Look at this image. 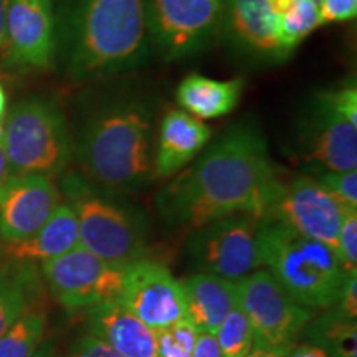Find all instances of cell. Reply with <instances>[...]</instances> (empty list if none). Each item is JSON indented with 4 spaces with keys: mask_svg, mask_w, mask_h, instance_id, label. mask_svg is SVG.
Instances as JSON below:
<instances>
[{
    "mask_svg": "<svg viewBox=\"0 0 357 357\" xmlns=\"http://www.w3.org/2000/svg\"><path fill=\"white\" fill-rule=\"evenodd\" d=\"M204 149L158 194L160 217L194 230L238 213L265 217L281 178L261 131L236 124Z\"/></svg>",
    "mask_w": 357,
    "mask_h": 357,
    "instance_id": "6da1fadb",
    "label": "cell"
},
{
    "mask_svg": "<svg viewBox=\"0 0 357 357\" xmlns=\"http://www.w3.org/2000/svg\"><path fill=\"white\" fill-rule=\"evenodd\" d=\"M73 82L136 68L147 55L144 0H70L56 25V53Z\"/></svg>",
    "mask_w": 357,
    "mask_h": 357,
    "instance_id": "7a4b0ae2",
    "label": "cell"
},
{
    "mask_svg": "<svg viewBox=\"0 0 357 357\" xmlns=\"http://www.w3.org/2000/svg\"><path fill=\"white\" fill-rule=\"evenodd\" d=\"M153 113L141 102L124 101L88 119L77 144L83 177L109 195L137 192L154 176Z\"/></svg>",
    "mask_w": 357,
    "mask_h": 357,
    "instance_id": "3957f363",
    "label": "cell"
},
{
    "mask_svg": "<svg viewBox=\"0 0 357 357\" xmlns=\"http://www.w3.org/2000/svg\"><path fill=\"white\" fill-rule=\"evenodd\" d=\"M260 248L263 265L298 305L333 307L347 276L333 248L271 218H261Z\"/></svg>",
    "mask_w": 357,
    "mask_h": 357,
    "instance_id": "277c9868",
    "label": "cell"
},
{
    "mask_svg": "<svg viewBox=\"0 0 357 357\" xmlns=\"http://www.w3.org/2000/svg\"><path fill=\"white\" fill-rule=\"evenodd\" d=\"M61 195L78 220L79 247L118 268L146 258V225L113 195L98 190L78 172L61 177Z\"/></svg>",
    "mask_w": 357,
    "mask_h": 357,
    "instance_id": "5b68a950",
    "label": "cell"
},
{
    "mask_svg": "<svg viewBox=\"0 0 357 357\" xmlns=\"http://www.w3.org/2000/svg\"><path fill=\"white\" fill-rule=\"evenodd\" d=\"M3 147L13 176H63L71 159L66 119L55 102L30 98L3 118Z\"/></svg>",
    "mask_w": 357,
    "mask_h": 357,
    "instance_id": "8992f818",
    "label": "cell"
},
{
    "mask_svg": "<svg viewBox=\"0 0 357 357\" xmlns=\"http://www.w3.org/2000/svg\"><path fill=\"white\" fill-rule=\"evenodd\" d=\"M260 227L261 218L248 213L199 227L187 245L192 266L231 281L260 270L263 266Z\"/></svg>",
    "mask_w": 357,
    "mask_h": 357,
    "instance_id": "52a82bcc",
    "label": "cell"
},
{
    "mask_svg": "<svg viewBox=\"0 0 357 357\" xmlns=\"http://www.w3.org/2000/svg\"><path fill=\"white\" fill-rule=\"evenodd\" d=\"M147 33L167 60L194 55L217 33L223 0H144Z\"/></svg>",
    "mask_w": 357,
    "mask_h": 357,
    "instance_id": "ba28073f",
    "label": "cell"
},
{
    "mask_svg": "<svg viewBox=\"0 0 357 357\" xmlns=\"http://www.w3.org/2000/svg\"><path fill=\"white\" fill-rule=\"evenodd\" d=\"M351 211L314 177L298 176L289 182H280L263 218L284 223L336 252L339 230Z\"/></svg>",
    "mask_w": 357,
    "mask_h": 357,
    "instance_id": "9c48e42d",
    "label": "cell"
},
{
    "mask_svg": "<svg viewBox=\"0 0 357 357\" xmlns=\"http://www.w3.org/2000/svg\"><path fill=\"white\" fill-rule=\"evenodd\" d=\"M236 291L258 344H294L314 314L298 305L268 270H257L236 281Z\"/></svg>",
    "mask_w": 357,
    "mask_h": 357,
    "instance_id": "30bf717a",
    "label": "cell"
},
{
    "mask_svg": "<svg viewBox=\"0 0 357 357\" xmlns=\"http://www.w3.org/2000/svg\"><path fill=\"white\" fill-rule=\"evenodd\" d=\"M123 270L101 260L83 247L42 263L45 283L65 310H89L118 300L123 288Z\"/></svg>",
    "mask_w": 357,
    "mask_h": 357,
    "instance_id": "8fae6325",
    "label": "cell"
},
{
    "mask_svg": "<svg viewBox=\"0 0 357 357\" xmlns=\"http://www.w3.org/2000/svg\"><path fill=\"white\" fill-rule=\"evenodd\" d=\"M118 301L151 329L167 328L185 316V296L181 281L164 265L141 258L123 270Z\"/></svg>",
    "mask_w": 357,
    "mask_h": 357,
    "instance_id": "7c38bea8",
    "label": "cell"
},
{
    "mask_svg": "<svg viewBox=\"0 0 357 357\" xmlns=\"http://www.w3.org/2000/svg\"><path fill=\"white\" fill-rule=\"evenodd\" d=\"M3 65L48 68L56 56V17L52 0H8Z\"/></svg>",
    "mask_w": 357,
    "mask_h": 357,
    "instance_id": "4fadbf2b",
    "label": "cell"
},
{
    "mask_svg": "<svg viewBox=\"0 0 357 357\" xmlns=\"http://www.w3.org/2000/svg\"><path fill=\"white\" fill-rule=\"evenodd\" d=\"M305 159L318 171L344 172L357 167V126L334 106L331 91L319 93L303 128Z\"/></svg>",
    "mask_w": 357,
    "mask_h": 357,
    "instance_id": "5bb4252c",
    "label": "cell"
},
{
    "mask_svg": "<svg viewBox=\"0 0 357 357\" xmlns=\"http://www.w3.org/2000/svg\"><path fill=\"white\" fill-rule=\"evenodd\" d=\"M63 202L60 187L47 176H15L0 197V236L7 243L32 236Z\"/></svg>",
    "mask_w": 357,
    "mask_h": 357,
    "instance_id": "9a60e30c",
    "label": "cell"
},
{
    "mask_svg": "<svg viewBox=\"0 0 357 357\" xmlns=\"http://www.w3.org/2000/svg\"><path fill=\"white\" fill-rule=\"evenodd\" d=\"M222 24L247 52L265 56L289 53L280 40V17L270 0H223Z\"/></svg>",
    "mask_w": 357,
    "mask_h": 357,
    "instance_id": "2e32d148",
    "label": "cell"
},
{
    "mask_svg": "<svg viewBox=\"0 0 357 357\" xmlns=\"http://www.w3.org/2000/svg\"><path fill=\"white\" fill-rule=\"evenodd\" d=\"M212 137L211 128L184 109H172L164 116L159 129L154 176L174 177L202 153Z\"/></svg>",
    "mask_w": 357,
    "mask_h": 357,
    "instance_id": "e0dca14e",
    "label": "cell"
},
{
    "mask_svg": "<svg viewBox=\"0 0 357 357\" xmlns=\"http://www.w3.org/2000/svg\"><path fill=\"white\" fill-rule=\"evenodd\" d=\"M89 334L102 339L123 357H159L155 331L118 300L89 307Z\"/></svg>",
    "mask_w": 357,
    "mask_h": 357,
    "instance_id": "ac0fdd59",
    "label": "cell"
},
{
    "mask_svg": "<svg viewBox=\"0 0 357 357\" xmlns=\"http://www.w3.org/2000/svg\"><path fill=\"white\" fill-rule=\"evenodd\" d=\"M185 316L199 333L215 334L227 314L238 306L236 281L197 271L182 283Z\"/></svg>",
    "mask_w": 357,
    "mask_h": 357,
    "instance_id": "d6986e66",
    "label": "cell"
},
{
    "mask_svg": "<svg viewBox=\"0 0 357 357\" xmlns=\"http://www.w3.org/2000/svg\"><path fill=\"white\" fill-rule=\"evenodd\" d=\"M79 247L78 220L73 208L61 202L53 215L32 236L8 243V255L19 261H48Z\"/></svg>",
    "mask_w": 357,
    "mask_h": 357,
    "instance_id": "ffe728a7",
    "label": "cell"
},
{
    "mask_svg": "<svg viewBox=\"0 0 357 357\" xmlns=\"http://www.w3.org/2000/svg\"><path fill=\"white\" fill-rule=\"evenodd\" d=\"M243 91V79L218 82L199 73H190L177 88V101L187 113L204 121L231 113Z\"/></svg>",
    "mask_w": 357,
    "mask_h": 357,
    "instance_id": "44dd1931",
    "label": "cell"
},
{
    "mask_svg": "<svg viewBox=\"0 0 357 357\" xmlns=\"http://www.w3.org/2000/svg\"><path fill=\"white\" fill-rule=\"evenodd\" d=\"M33 278L29 268L0 271V336L30 307Z\"/></svg>",
    "mask_w": 357,
    "mask_h": 357,
    "instance_id": "7402d4cb",
    "label": "cell"
},
{
    "mask_svg": "<svg viewBox=\"0 0 357 357\" xmlns=\"http://www.w3.org/2000/svg\"><path fill=\"white\" fill-rule=\"evenodd\" d=\"M47 328V314L29 307L0 336V357H32L42 344Z\"/></svg>",
    "mask_w": 357,
    "mask_h": 357,
    "instance_id": "603a6c76",
    "label": "cell"
},
{
    "mask_svg": "<svg viewBox=\"0 0 357 357\" xmlns=\"http://www.w3.org/2000/svg\"><path fill=\"white\" fill-rule=\"evenodd\" d=\"M310 336L314 344L323 347L333 357H357V326L334 314L326 312L323 319L311 326Z\"/></svg>",
    "mask_w": 357,
    "mask_h": 357,
    "instance_id": "cb8c5ba5",
    "label": "cell"
},
{
    "mask_svg": "<svg viewBox=\"0 0 357 357\" xmlns=\"http://www.w3.org/2000/svg\"><path fill=\"white\" fill-rule=\"evenodd\" d=\"M222 357H245L255 344V333L240 306H235L215 331Z\"/></svg>",
    "mask_w": 357,
    "mask_h": 357,
    "instance_id": "d4e9b609",
    "label": "cell"
},
{
    "mask_svg": "<svg viewBox=\"0 0 357 357\" xmlns=\"http://www.w3.org/2000/svg\"><path fill=\"white\" fill-rule=\"evenodd\" d=\"M319 26L318 6L311 0H294L291 7L280 15V40L288 52H291L303 38Z\"/></svg>",
    "mask_w": 357,
    "mask_h": 357,
    "instance_id": "484cf974",
    "label": "cell"
},
{
    "mask_svg": "<svg viewBox=\"0 0 357 357\" xmlns=\"http://www.w3.org/2000/svg\"><path fill=\"white\" fill-rule=\"evenodd\" d=\"M199 331L187 318H182L172 323L167 328L158 329L159 357H192Z\"/></svg>",
    "mask_w": 357,
    "mask_h": 357,
    "instance_id": "4316f807",
    "label": "cell"
},
{
    "mask_svg": "<svg viewBox=\"0 0 357 357\" xmlns=\"http://www.w3.org/2000/svg\"><path fill=\"white\" fill-rule=\"evenodd\" d=\"M316 181H319L326 189L341 200L346 207L357 211V172H331L318 171Z\"/></svg>",
    "mask_w": 357,
    "mask_h": 357,
    "instance_id": "83f0119b",
    "label": "cell"
},
{
    "mask_svg": "<svg viewBox=\"0 0 357 357\" xmlns=\"http://www.w3.org/2000/svg\"><path fill=\"white\" fill-rule=\"evenodd\" d=\"M336 253L347 275L357 273V211L347 212L342 220Z\"/></svg>",
    "mask_w": 357,
    "mask_h": 357,
    "instance_id": "f1b7e54d",
    "label": "cell"
},
{
    "mask_svg": "<svg viewBox=\"0 0 357 357\" xmlns=\"http://www.w3.org/2000/svg\"><path fill=\"white\" fill-rule=\"evenodd\" d=\"M339 318L356 323L357 319V273L347 275L342 283L341 293H339L336 303L329 307Z\"/></svg>",
    "mask_w": 357,
    "mask_h": 357,
    "instance_id": "f546056e",
    "label": "cell"
},
{
    "mask_svg": "<svg viewBox=\"0 0 357 357\" xmlns=\"http://www.w3.org/2000/svg\"><path fill=\"white\" fill-rule=\"evenodd\" d=\"M318 15L319 25L351 20L357 15V0H321Z\"/></svg>",
    "mask_w": 357,
    "mask_h": 357,
    "instance_id": "4dcf8cb0",
    "label": "cell"
},
{
    "mask_svg": "<svg viewBox=\"0 0 357 357\" xmlns=\"http://www.w3.org/2000/svg\"><path fill=\"white\" fill-rule=\"evenodd\" d=\"M68 357H123L118 351L113 349L108 342L93 336L83 334L70 347Z\"/></svg>",
    "mask_w": 357,
    "mask_h": 357,
    "instance_id": "1f68e13d",
    "label": "cell"
},
{
    "mask_svg": "<svg viewBox=\"0 0 357 357\" xmlns=\"http://www.w3.org/2000/svg\"><path fill=\"white\" fill-rule=\"evenodd\" d=\"M331 98L339 113L344 116L351 124L357 126V91L354 84L337 89V91H331Z\"/></svg>",
    "mask_w": 357,
    "mask_h": 357,
    "instance_id": "d6a6232c",
    "label": "cell"
},
{
    "mask_svg": "<svg viewBox=\"0 0 357 357\" xmlns=\"http://www.w3.org/2000/svg\"><path fill=\"white\" fill-rule=\"evenodd\" d=\"M192 357H222L215 334L199 333L194 351H192Z\"/></svg>",
    "mask_w": 357,
    "mask_h": 357,
    "instance_id": "836d02e7",
    "label": "cell"
},
{
    "mask_svg": "<svg viewBox=\"0 0 357 357\" xmlns=\"http://www.w3.org/2000/svg\"><path fill=\"white\" fill-rule=\"evenodd\" d=\"M294 344H284V346H270V344H258L255 342L252 351L245 357H288L289 351Z\"/></svg>",
    "mask_w": 357,
    "mask_h": 357,
    "instance_id": "e575fe53",
    "label": "cell"
},
{
    "mask_svg": "<svg viewBox=\"0 0 357 357\" xmlns=\"http://www.w3.org/2000/svg\"><path fill=\"white\" fill-rule=\"evenodd\" d=\"M13 177L15 176H13L10 162H8L6 147H3V142L0 139V197H2V194L6 192L7 185L10 184Z\"/></svg>",
    "mask_w": 357,
    "mask_h": 357,
    "instance_id": "d590c367",
    "label": "cell"
},
{
    "mask_svg": "<svg viewBox=\"0 0 357 357\" xmlns=\"http://www.w3.org/2000/svg\"><path fill=\"white\" fill-rule=\"evenodd\" d=\"M288 357H333V356L318 344H300V346L291 347Z\"/></svg>",
    "mask_w": 357,
    "mask_h": 357,
    "instance_id": "8d00e7d4",
    "label": "cell"
},
{
    "mask_svg": "<svg viewBox=\"0 0 357 357\" xmlns=\"http://www.w3.org/2000/svg\"><path fill=\"white\" fill-rule=\"evenodd\" d=\"M7 7L8 0H0V61L3 63V56H6V20H7Z\"/></svg>",
    "mask_w": 357,
    "mask_h": 357,
    "instance_id": "74e56055",
    "label": "cell"
},
{
    "mask_svg": "<svg viewBox=\"0 0 357 357\" xmlns=\"http://www.w3.org/2000/svg\"><path fill=\"white\" fill-rule=\"evenodd\" d=\"M32 357H65V356H61L60 352L50 344V342H42Z\"/></svg>",
    "mask_w": 357,
    "mask_h": 357,
    "instance_id": "f35d334b",
    "label": "cell"
},
{
    "mask_svg": "<svg viewBox=\"0 0 357 357\" xmlns=\"http://www.w3.org/2000/svg\"><path fill=\"white\" fill-rule=\"evenodd\" d=\"M6 111H7V96H6V91H3L2 84H0V118H6Z\"/></svg>",
    "mask_w": 357,
    "mask_h": 357,
    "instance_id": "ab89813d",
    "label": "cell"
},
{
    "mask_svg": "<svg viewBox=\"0 0 357 357\" xmlns=\"http://www.w3.org/2000/svg\"><path fill=\"white\" fill-rule=\"evenodd\" d=\"M3 137V118H0V139Z\"/></svg>",
    "mask_w": 357,
    "mask_h": 357,
    "instance_id": "60d3db41",
    "label": "cell"
},
{
    "mask_svg": "<svg viewBox=\"0 0 357 357\" xmlns=\"http://www.w3.org/2000/svg\"><path fill=\"white\" fill-rule=\"evenodd\" d=\"M312 3H314V6H318L319 7V3H321V0H311Z\"/></svg>",
    "mask_w": 357,
    "mask_h": 357,
    "instance_id": "b9f144b4",
    "label": "cell"
},
{
    "mask_svg": "<svg viewBox=\"0 0 357 357\" xmlns=\"http://www.w3.org/2000/svg\"><path fill=\"white\" fill-rule=\"evenodd\" d=\"M270 2H271V0H270Z\"/></svg>",
    "mask_w": 357,
    "mask_h": 357,
    "instance_id": "7bdbcfd3",
    "label": "cell"
}]
</instances>
